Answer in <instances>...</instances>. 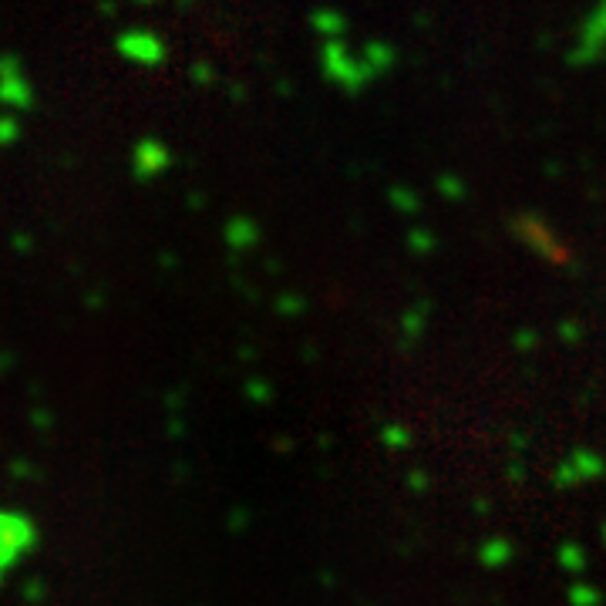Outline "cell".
Masks as SVG:
<instances>
[{
    "mask_svg": "<svg viewBox=\"0 0 606 606\" xmlns=\"http://www.w3.org/2000/svg\"><path fill=\"white\" fill-rule=\"evenodd\" d=\"M34 543V529L24 516L0 512V576L11 569Z\"/></svg>",
    "mask_w": 606,
    "mask_h": 606,
    "instance_id": "1",
    "label": "cell"
}]
</instances>
